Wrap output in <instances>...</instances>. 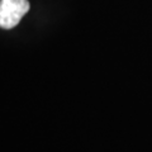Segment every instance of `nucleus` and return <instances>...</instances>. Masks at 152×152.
<instances>
[{
	"instance_id": "obj_1",
	"label": "nucleus",
	"mask_w": 152,
	"mask_h": 152,
	"mask_svg": "<svg viewBox=\"0 0 152 152\" xmlns=\"http://www.w3.org/2000/svg\"><path fill=\"white\" fill-rule=\"evenodd\" d=\"M29 10L28 0H1L0 1V27L12 29Z\"/></svg>"
}]
</instances>
